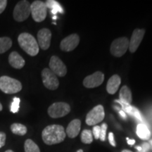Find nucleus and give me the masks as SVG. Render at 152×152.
<instances>
[{
	"mask_svg": "<svg viewBox=\"0 0 152 152\" xmlns=\"http://www.w3.org/2000/svg\"><path fill=\"white\" fill-rule=\"evenodd\" d=\"M7 5V0H0V14L5 10Z\"/></svg>",
	"mask_w": 152,
	"mask_h": 152,
	"instance_id": "31",
	"label": "nucleus"
},
{
	"mask_svg": "<svg viewBox=\"0 0 152 152\" xmlns=\"http://www.w3.org/2000/svg\"><path fill=\"white\" fill-rule=\"evenodd\" d=\"M150 144H151V145H152V140H151V141H150Z\"/></svg>",
	"mask_w": 152,
	"mask_h": 152,
	"instance_id": "42",
	"label": "nucleus"
},
{
	"mask_svg": "<svg viewBox=\"0 0 152 152\" xmlns=\"http://www.w3.org/2000/svg\"><path fill=\"white\" fill-rule=\"evenodd\" d=\"M52 39V33L47 28H42L39 30L37 33V43L39 47L43 50H47L49 48Z\"/></svg>",
	"mask_w": 152,
	"mask_h": 152,
	"instance_id": "13",
	"label": "nucleus"
},
{
	"mask_svg": "<svg viewBox=\"0 0 152 152\" xmlns=\"http://www.w3.org/2000/svg\"><path fill=\"white\" fill-rule=\"evenodd\" d=\"M2 109H3V106H2V105H1V104L0 103V111H2Z\"/></svg>",
	"mask_w": 152,
	"mask_h": 152,
	"instance_id": "38",
	"label": "nucleus"
},
{
	"mask_svg": "<svg viewBox=\"0 0 152 152\" xmlns=\"http://www.w3.org/2000/svg\"><path fill=\"white\" fill-rule=\"evenodd\" d=\"M142 150L138 152H147L149 149V144L147 143H144L142 146Z\"/></svg>",
	"mask_w": 152,
	"mask_h": 152,
	"instance_id": "33",
	"label": "nucleus"
},
{
	"mask_svg": "<svg viewBox=\"0 0 152 152\" xmlns=\"http://www.w3.org/2000/svg\"><path fill=\"white\" fill-rule=\"evenodd\" d=\"M80 42V37L77 34H72L61 42L60 48L64 52H71L77 47Z\"/></svg>",
	"mask_w": 152,
	"mask_h": 152,
	"instance_id": "12",
	"label": "nucleus"
},
{
	"mask_svg": "<svg viewBox=\"0 0 152 152\" xmlns=\"http://www.w3.org/2000/svg\"><path fill=\"white\" fill-rule=\"evenodd\" d=\"M145 30L144 29H135L133 31L131 39L129 42V50L131 53H134L140 46L143 39Z\"/></svg>",
	"mask_w": 152,
	"mask_h": 152,
	"instance_id": "14",
	"label": "nucleus"
},
{
	"mask_svg": "<svg viewBox=\"0 0 152 152\" xmlns=\"http://www.w3.org/2000/svg\"><path fill=\"white\" fill-rule=\"evenodd\" d=\"M81 141L84 144H91L93 141V134L90 130H84L81 134Z\"/></svg>",
	"mask_w": 152,
	"mask_h": 152,
	"instance_id": "24",
	"label": "nucleus"
},
{
	"mask_svg": "<svg viewBox=\"0 0 152 152\" xmlns=\"http://www.w3.org/2000/svg\"><path fill=\"white\" fill-rule=\"evenodd\" d=\"M130 41L127 37H120L113 41L111 45V53L114 56L121 57L123 56L129 49Z\"/></svg>",
	"mask_w": 152,
	"mask_h": 152,
	"instance_id": "7",
	"label": "nucleus"
},
{
	"mask_svg": "<svg viewBox=\"0 0 152 152\" xmlns=\"http://www.w3.org/2000/svg\"><path fill=\"white\" fill-rule=\"evenodd\" d=\"M71 111V106L65 102H56L52 104L48 109V114L53 118L65 116Z\"/></svg>",
	"mask_w": 152,
	"mask_h": 152,
	"instance_id": "6",
	"label": "nucleus"
},
{
	"mask_svg": "<svg viewBox=\"0 0 152 152\" xmlns=\"http://www.w3.org/2000/svg\"><path fill=\"white\" fill-rule=\"evenodd\" d=\"M18 42L23 50L30 56H35L39 53V47L37 42L30 33H23L20 34L18 37Z\"/></svg>",
	"mask_w": 152,
	"mask_h": 152,
	"instance_id": "2",
	"label": "nucleus"
},
{
	"mask_svg": "<svg viewBox=\"0 0 152 152\" xmlns=\"http://www.w3.org/2000/svg\"><path fill=\"white\" fill-rule=\"evenodd\" d=\"M119 97L121 102L123 104H130L132 101V93L128 86H123L121 87L119 93Z\"/></svg>",
	"mask_w": 152,
	"mask_h": 152,
	"instance_id": "18",
	"label": "nucleus"
},
{
	"mask_svg": "<svg viewBox=\"0 0 152 152\" xmlns=\"http://www.w3.org/2000/svg\"><path fill=\"white\" fill-rule=\"evenodd\" d=\"M106 130H107V124H106V123H103V124L102 125V126H101V132H100V137H99L101 141L102 142L105 141Z\"/></svg>",
	"mask_w": 152,
	"mask_h": 152,
	"instance_id": "27",
	"label": "nucleus"
},
{
	"mask_svg": "<svg viewBox=\"0 0 152 152\" xmlns=\"http://www.w3.org/2000/svg\"><path fill=\"white\" fill-rule=\"evenodd\" d=\"M137 134L140 139L144 140H149L150 138V136H151V132L147 125L142 124V123H140L137 125Z\"/></svg>",
	"mask_w": 152,
	"mask_h": 152,
	"instance_id": "19",
	"label": "nucleus"
},
{
	"mask_svg": "<svg viewBox=\"0 0 152 152\" xmlns=\"http://www.w3.org/2000/svg\"><path fill=\"white\" fill-rule=\"evenodd\" d=\"M81 128V121L79 119L73 120L66 128V134L70 138H75L78 135Z\"/></svg>",
	"mask_w": 152,
	"mask_h": 152,
	"instance_id": "15",
	"label": "nucleus"
},
{
	"mask_svg": "<svg viewBox=\"0 0 152 152\" xmlns=\"http://www.w3.org/2000/svg\"><path fill=\"white\" fill-rule=\"evenodd\" d=\"M25 152H40L38 146L30 139L26 140L24 144Z\"/></svg>",
	"mask_w": 152,
	"mask_h": 152,
	"instance_id": "23",
	"label": "nucleus"
},
{
	"mask_svg": "<svg viewBox=\"0 0 152 152\" xmlns=\"http://www.w3.org/2000/svg\"><path fill=\"white\" fill-rule=\"evenodd\" d=\"M47 7L42 1H34L30 4V14L35 22H42L47 17Z\"/></svg>",
	"mask_w": 152,
	"mask_h": 152,
	"instance_id": "4",
	"label": "nucleus"
},
{
	"mask_svg": "<svg viewBox=\"0 0 152 152\" xmlns=\"http://www.w3.org/2000/svg\"><path fill=\"white\" fill-rule=\"evenodd\" d=\"M6 139H7V136H6L5 133L0 132V149L5 145Z\"/></svg>",
	"mask_w": 152,
	"mask_h": 152,
	"instance_id": "30",
	"label": "nucleus"
},
{
	"mask_svg": "<svg viewBox=\"0 0 152 152\" xmlns=\"http://www.w3.org/2000/svg\"><path fill=\"white\" fill-rule=\"evenodd\" d=\"M50 70L56 76L64 77L67 73V68L64 62L56 56H52L49 61Z\"/></svg>",
	"mask_w": 152,
	"mask_h": 152,
	"instance_id": "10",
	"label": "nucleus"
},
{
	"mask_svg": "<svg viewBox=\"0 0 152 152\" xmlns=\"http://www.w3.org/2000/svg\"><path fill=\"white\" fill-rule=\"evenodd\" d=\"M0 90L6 94H15L22 90V85L18 80L4 75L0 77Z\"/></svg>",
	"mask_w": 152,
	"mask_h": 152,
	"instance_id": "3",
	"label": "nucleus"
},
{
	"mask_svg": "<svg viewBox=\"0 0 152 152\" xmlns=\"http://www.w3.org/2000/svg\"><path fill=\"white\" fill-rule=\"evenodd\" d=\"M136 149L138 150V151H140L142 150V147H137Z\"/></svg>",
	"mask_w": 152,
	"mask_h": 152,
	"instance_id": "36",
	"label": "nucleus"
},
{
	"mask_svg": "<svg viewBox=\"0 0 152 152\" xmlns=\"http://www.w3.org/2000/svg\"><path fill=\"white\" fill-rule=\"evenodd\" d=\"M30 15V4L28 1H20L15 7L13 16L17 22L26 20Z\"/></svg>",
	"mask_w": 152,
	"mask_h": 152,
	"instance_id": "5",
	"label": "nucleus"
},
{
	"mask_svg": "<svg viewBox=\"0 0 152 152\" xmlns=\"http://www.w3.org/2000/svg\"><path fill=\"white\" fill-rule=\"evenodd\" d=\"M56 18H57L56 16H53V19H54V20H55V19H56Z\"/></svg>",
	"mask_w": 152,
	"mask_h": 152,
	"instance_id": "41",
	"label": "nucleus"
},
{
	"mask_svg": "<svg viewBox=\"0 0 152 152\" xmlns=\"http://www.w3.org/2000/svg\"><path fill=\"white\" fill-rule=\"evenodd\" d=\"M12 46V41L8 37H0V54H3L9 50Z\"/></svg>",
	"mask_w": 152,
	"mask_h": 152,
	"instance_id": "22",
	"label": "nucleus"
},
{
	"mask_svg": "<svg viewBox=\"0 0 152 152\" xmlns=\"http://www.w3.org/2000/svg\"><path fill=\"white\" fill-rule=\"evenodd\" d=\"M121 83V79L119 75H113L110 77L106 85V91L110 94H114L118 90Z\"/></svg>",
	"mask_w": 152,
	"mask_h": 152,
	"instance_id": "17",
	"label": "nucleus"
},
{
	"mask_svg": "<svg viewBox=\"0 0 152 152\" xmlns=\"http://www.w3.org/2000/svg\"><path fill=\"white\" fill-rule=\"evenodd\" d=\"M122 152H132V151H130V150H128V149H124V150H123Z\"/></svg>",
	"mask_w": 152,
	"mask_h": 152,
	"instance_id": "37",
	"label": "nucleus"
},
{
	"mask_svg": "<svg viewBox=\"0 0 152 152\" xmlns=\"http://www.w3.org/2000/svg\"><path fill=\"white\" fill-rule=\"evenodd\" d=\"M42 78L45 87L50 90H56L59 85L58 77L49 68H45L42 72Z\"/></svg>",
	"mask_w": 152,
	"mask_h": 152,
	"instance_id": "9",
	"label": "nucleus"
},
{
	"mask_svg": "<svg viewBox=\"0 0 152 152\" xmlns=\"http://www.w3.org/2000/svg\"><path fill=\"white\" fill-rule=\"evenodd\" d=\"M20 99L18 97H14L13 100L12 104L11 106V111L14 113H18L19 111V108H20Z\"/></svg>",
	"mask_w": 152,
	"mask_h": 152,
	"instance_id": "25",
	"label": "nucleus"
},
{
	"mask_svg": "<svg viewBox=\"0 0 152 152\" xmlns=\"http://www.w3.org/2000/svg\"><path fill=\"white\" fill-rule=\"evenodd\" d=\"M132 115L136 119L139 120V121H142V118L141 114H140V112L139 111V110L137 109H136L135 107H134V106H132Z\"/></svg>",
	"mask_w": 152,
	"mask_h": 152,
	"instance_id": "29",
	"label": "nucleus"
},
{
	"mask_svg": "<svg viewBox=\"0 0 152 152\" xmlns=\"http://www.w3.org/2000/svg\"><path fill=\"white\" fill-rule=\"evenodd\" d=\"M104 116H105V113H104L103 106L98 105L93 108L87 113L85 121L87 125L92 126V125H95L102 122L104 118Z\"/></svg>",
	"mask_w": 152,
	"mask_h": 152,
	"instance_id": "8",
	"label": "nucleus"
},
{
	"mask_svg": "<svg viewBox=\"0 0 152 152\" xmlns=\"http://www.w3.org/2000/svg\"><path fill=\"white\" fill-rule=\"evenodd\" d=\"M127 140H128V144H130V145H133L135 143V140H130L129 138H127Z\"/></svg>",
	"mask_w": 152,
	"mask_h": 152,
	"instance_id": "35",
	"label": "nucleus"
},
{
	"mask_svg": "<svg viewBox=\"0 0 152 152\" xmlns=\"http://www.w3.org/2000/svg\"><path fill=\"white\" fill-rule=\"evenodd\" d=\"M5 152H14V151H12V150H11V149H9V150H7Z\"/></svg>",
	"mask_w": 152,
	"mask_h": 152,
	"instance_id": "39",
	"label": "nucleus"
},
{
	"mask_svg": "<svg viewBox=\"0 0 152 152\" xmlns=\"http://www.w3.org/2000/svg\"><path fill=\"white\" fill-rule=\"evenodd\" d=\"M9 63L13 68L21 69L26 64L24 58L16 52H11L9 56Z\"/></svg>",
	"mask_w": 152,
	"mask_h": 152,
	"instance_id": "16",
	"label": "nucleus"
},
{
	"mask_svg": "<svg viewBox=\"0 0 152 152\" xmlns=\"http://www.w3.org/2000/svg\"><path fill=\"white\" fill-rule=\"evenodd\" d=\"M109 141L110 142V144H111L113 147H115V146H116L113 132H110L109 134Z\"/></svg>",
	"mask_w": 152,
	"mask_h": 152,
	"instance_id": "32",
	"label": "nucleus"
},
{
	"mask_svg": "<svg viewBox=\"0 0 152 152\" xmlns=\"http://www.w3.org/2000/svg\"><path fill=\"white\" fill-rule=\"evenodd\" d=\"M11 130L14 134L19 136H23L27 133V128L20 123H13L11 125Z\"/></svg>",
	"mask_w": 152,
	"mask_h": 152,
	"instance_id": "21",
	"label": "nucleus"
},
{
	"mask_svg": "<svg viewBox=\"0 0 152 152\" xmlns=\"http://www.w3.org/2000/svg\"><path fill=\"white\" fill-rule=\"evenodd\" d=\"M77 152H83V151L82 149H79V150H77Z\"/></svg>",
	"mask_w": 152,
	"mask_h": 152,
	"instance_id": "40",
	"label": "nucleus"
},
{
	"mask_svg": "<svg viewBox=\"0 0 152 152\" xmlns=\"http://www.w3.org/2000/svg\"><path fill=\"white\" fill-rule=\"evenodd\" d=\"M46 6L48 9H50L51 12L54 16H56V14L58 13H61L63 14L64 13V9L61 7V6L60 5V4L57 2L56 1L54 0H48L46 2Z\"/></svg>",
	"mask_w": 152,
	"mask_h": 152,
	"instance_id": "20",
	"label": "nucleus"
},
{
	"mask_svg": "<svg viewBox=\"0 0 152 152\" xmlns=\"http://www.w3.org/2000/svg\"><path fill=\"white\" fill-rule=\"evenodd\" d=\"M104 80V75L101 71H96L92 75L87 76L83 80V85L87 88H94L99 86Z\"/></svg>",
	"mask_w": 152,
	"mask_h": 152,
	"instance_id": "11",
	"label": "nucleus"
},
{
	"mask_svg": "<svg viewBox=\"0 0 152 152\" xmlns=\"http://www.w3.org/2000/svg\"><path fill=\"white\" fill-rule=\"evenodd\" d=\"M115 102H118L121 104V107H122V110L125 113H127L130 115H132V106L130 104H123L121 101L119 100H115Z\"/></svg>",
	"mask_w": 152,
	"mask_h": 152,
	"instance_id": "26",
	"label": "nucleus"
},
{
	"mask_svg": "<svg viewBox=\"0 0 152 152\" xmlns=\"http://www.w3.org/2000/svg\"><path fill=\"white\" fill-rule=\"evenodd\" d=\"M66 136L64 127L59 125H48L42 132L43 142L47 145L61 143L65 140Z\"/></svg>",
	"mask_w": 152,
	"mask_h": 152,
	"instance_id": "1",
	"label": "nucleus"
},
{
	"mask_svg": "<svg viewBox=\"0 0 152 152\" xmlns=\"http://www.w3.org/2000/svg\"><path fill=\"white\" fill-rule=\"evenodd\" d=\"M119 113H120V115H121V116L122 117L123 119H126V118H127V115H126V113H125V112L123 111L122 109L119 110Z\"/></svg>",
	"mask_w": 152,
	"mask_h": 152,
	"instance_id": "34",
	"label": "nucleus"
},
{
	"mask_svg": "<svg viewBox=\"0 0 152 152\" xmlns=\"http://www.w3.org/2000/svg\"><path fill=\"white\" fill-rule=\"evenodd\" d=\"M100 132H101V126H99V125H96L93 128L92 130V134L94 135V138L96 140H98L99 139L100 137Z\"/></svg>",
	"mask_w": 152,
	"mask_h": 152,
	"instance_id": "28",
	"label": "nucleus"
}]
</instances>
